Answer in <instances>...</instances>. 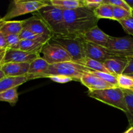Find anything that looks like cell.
I'll return each mask as SVG.
<instances>
[{"instance_id": "obj_32", "label": "cell", "mask_w": 133, "mask_h": 133, "mask_svg": "<svg viewBox=\"0 0 133 133\" xmlns=\"http://www.w3.org/2000/svg\"><path fill=\"white\" fill-rule=\"evenodd\" d=\"M49 79L57 83H61V84H64V83H67L68 82L72 81L73 79L71 77H69L67 76H64V75H54V76H50L49 77Z\"/></svg>"}, {"instance_id": "obj_44", "label": "cell", "mask_w": 133, "mask_h": 133, "mask_svg": "<svg viewBox=\"0 0 133 133\" xmlns=\"http://www.w3.org/2000/svg\"><path fill=\"white\" fill-rule=\"evenodd\" d=\"M0 50H1V49H0Z\"/></svg>"}, {"instance_id": "obj_3", "label": "cell", "mask_w": 133, "mask_h": 133, "mask_svg": "<svg viewBox=\"0 0 133 133\" xmlns=\"http://www.w3.org/2000/svg\"><path fill=\"white\" fill-rule=\"evenodd\" d=\"M90 70V69L73 61L61 62L49 65L48 70L40 75V78H48L54 75H64L71 77L74 81L80 82L82 75L85 73H88Z\"/></svg>"}, {"instance_id": "obj_9", "label": "cell", "mask_w": 133, "mask_h": 133, "mask_svg": "<svg viewBox=\"0 0 133 133\" xmlns=\"http://www.w3.org/2000/svg\"><path fill=\"white\" fill-rule=\"evenodd\" d=\"M83 45L85 57L99 61L103 63L107 60L111 59V58H121V57L117 55L113 52L110 51L107 48H104V47L97 45L94 43L88 42L83 40Z\"/></svg>"}, {"instance_id": "obj_8", "label": "cell", "mask_w": 133, "mask_h": 133, "mask_svg": "<svg viewBox=\"0 0 133 133\" xmlns=\"http://www.w3.org/2000/svg\"><path fill=\"white\" fill-rule=\"evenodd\" d=\"M107 48L121 57H133V37L110 36Z\"/></svg>"}, {"instance_id": "obj_15", "label": "cell", "mask_w": 133, "mask_h": 133, "mask_svg": "<svg viewBox=\"0 0 133 133\" xmlns=\"http://www.w3.org/2000/svg\"><path fill=\"white\" fill-rule=\"evenodd\" d=\"M25 20L26 23L24 27L25 29H27L37 35H46V36L52 37L53 35H52L51 32L48 29L44 22L38 18L33 16L31 18H28Z\"/></svg>"}, {"instance_id": "obj_27", "label": "cell", "mask_w": 133, "mask_h": 133, "mask_svg": "<svg viewBox=\"0 0 133 133\" xmlns=\"http://www.w3.org/2000/svg\"><path fill=\"white\" fill-rule=\"evenodd\" d=\"M118 87L122 90H130L133 88V78L130 75L122 74L117 76Z\"/></svg>"}, {"instance_id": "obj_22", "label": "cell", "mask_w": 133, "mask_h": 133, "mask_svg": "<svg viewBox=\"0 0 133 133\" xmlns=\"http://www.w3.org/2000/svg\"><path fill=\"white\" fill-rule=\"evenodd\" d=\"M77 64L87 68L90 69L91 70H93V71L109 73V71L106 69V68L105 67L103 62L96 61V60L92 59V58H90L88 57H86L83 60H81L79 62H77Z\"/></svg>"}, {"instance_id": "obj_41", "label": "cell", "mask_w": 133, "mask_h": 133, "mask_svg": "<svg viewBox=\"0 0 133 133\" xmlns=\"http://www.w3.org/2000/svg\"><path fill=\"white\" fill-rule=\"evenodd\" d=\"M129 75H130V76H131V77L133 78V74H129Z\"/></svg>"}, {"instance_id": "obj_23", "label": "cell", "mask_w": 133, "mask_h": 133, "mask_svg": "<svg viewBox=\"0 0 133 133\" xmlns=\"http://www.w3.org/2000/svg\"><path fill=\"white\" fill-rule=\"evenodd\" d=\"M20 40H41V41L48 42L50 40L51 36L46 35H37L27 29L23 28L22 32L19 35Z\"/></svg>"}, {"instance_id": "obj_18", "label": "cell", "mask_w": 133, "mask_h": 133, "mask_svg": "<svg viewBox=\"0 0 133 133\" xmlns=\"http://www.w3.org/2000/svg\"><path fill=\"white\" fill-rule=\"evenodd\" d=\"M47 43L48 42H45L41 40H21L17 49L24 51L29 53L40 54L42 49Z\"/></svg>"}, {"instance_id": "obj_36", "label": "cell", "mask_w": 133, "mask_h": 133, "mask_svg": "<svg viewBox=\"0 0 133 133\" xmlns=\"http://www.w3.org/2000/svg\"><path fill=\"white\" fill-rule=\"evenodd\" d=\"M6 49H1L0 50V68L3 65V62L4 57H5V52Z\"/></svg>"}, {"instance_id": "obj_29", "label": "cell", "mask_w": 133, "mask_h": 133, "mask_svg": "<svg viewBox=\"0 0 133 133\" xmlns=\"http://www.w3.org/2000/svg\"><path fill=\"white\" fill-rule=\"evenodd\" d=\"M118 22L127 34L133 36V14L131 16L119 20Z\"/></svg>"}, {"instance_id": "obj_12", "label": "cell", "mask_w": 133, "mask_h": 133, "mask_svg": "<svg viewBox=\"0 0 133 133\" xmlns=\"http://www.w3.org/2000/svg\"><path fill=\"white\" fill-rule=\"evenodd\" d=\"M80 82L82 84L87 87L89 91L99 90L115 88L112 85L104 81L98 77L90 73H85L83 74L81 78Z\"/></svg>"}, {"instance_id": "obj_33", "label": "cell", "mask_w": 133, "mask_h": 133, "mask_svg": "<svg viewBox=\"0 0 133 133\" xmlns=\"http://www.w3.org/2000/svg\"><path fill=\"white\" fill-rule=\"evenodd\" d=\"M83 3L84 7L94 10L102 3L103 0H83Z\"/></svg>"}, {"instance_id": "obj_38", "label": "cell", "mask_w": 133, "mask_h": 133, "mask_svg": "<svg viewBox=\"0 0 133 133\" xmlns=\"http://www.w3.org/2000/svg\"><path fill=\"white\" fill-rule=\"evenodd\" d=\"M5 77V74L3 73V71L1 70V68H0V80H1L2 79H3Z\"/></svg>"}, {"instance_id": "obj_7", "label": "cell", "mask_w": 133, "mask_h": 133, "mask_svg": "<svg viewBox=\"0 0 133 133\" xmlns=\"http://www.w3.org/2000/svg\"><path fill=\"white\" fill-rule=\"evenodd\" d=\"M40 54H42L40 57L50 65L73 61L71 57L64 49L59 45L52 44L49 42L45 44Z\"/></svg>"}, {"instance_id": "obj_14", "label": "cell", "mask_w": 133, "mask_h": 133, "mask_svg": "<svg viewBox=\"0 0 133 133\" xmlns=\"http://www.w3.org/2000/svg\"><path fill=\"white\" fill-rule=\"evenodd\" d=\"M32 79H35L33 75L28 74L20 77H7L0 80V93L13 88H18L23 83Z\"/></svg>"}, {"instance_id": "obj_1", "label": "cell", "mask_w": 133, "mask_h": 133, "mask_svg": "<svg viewBox=\"0 0 133 133\" xmlns=\"http://www.w3.org/2000/svg\"><path fill=\"white\" fill-rule=\"evenodd\" d=\"M64 19L68 35L80 37L97 26L99 21L94 10L87 7L64 10Z\"/></svg>"}, {"instance_id": "obj_26", "label": "cell", "mask_w": 133, "mask_h": 133, "mask_svg": "<svg viewBox=\"0 0 133 133\" xmlns=\"http://www.w3.org/2000/svg\"><path fill=\"white\" fill-rule=\"evenodd\" d=\"M88 73L93 74V75H96V76L98 77L99 78L103 80L104 81L107 82L109 84H111L114 87H118V81H117V76L112 75L111 74L106 72H101V71H93V70H90Z\"/></svg>"}, {"instance_id": "obj_31", "label": "cell", "mask_w": 133, "mask_h": 133, "mask_svg": "<svg viewBox=\"0 0 133 133\" xmlns=\"http://www.w3.org/2000/svg\"><path fill=\"white\" fill-rule=\"evenodd\" d=\"M103 1L105 3L112 5V6L123 8V9L128 10V11L132 12V9L130 8V6H129V5L126 3L125 0H103Z\"/></svg>"}, {"instance_id": "obj_2", "label": "cell", "mask_w": 133, "mask_h": 133, "mask_svg": "<svg viewBox=\"0 0 133 133\" xmlns=\"http://www.w3.org/2000/svg\"><path fill=\"white\" fill-rule=\"evenodd\" d=\"M33 16L44 22L53 36L68 35L65 27L63 10L48 5L34 12Z\"/></svg>"}, {"instance_id": "obj_6", "label": "cell", "mask_w": 133, "mask_h": 133, "mask_svg": "<svg viewBox=\"0 0 133 133\" xmlns=\"http://www.w3.org/2000/svg\"><path fill=\"white\" fill-rule=\"evenodd\" d=\"M49 4V1H23L15 0L10 4L6 14L3 17L5 21H9L15 17L31 12H36Z\"/></svg>"}, {"instance_id": "obj_24", "label": "cell", "mask_w": 133, "mask_h": 133, "mask_svg": "<svg viewBox=\"0 0 133 133\" xmlns=\"http://www.w3.org/2000/svg\"><path fill=\"white\" fill-rule=\"evenodd\" d=\"M123 90L127 109V113L126 115L128 118L130 125L133 127V92L129 90Z\"/></svg>"}, {"instance_id": "obj_16", "label": "cell", "mask_w": 133, "mask_h": 133, "mask_svg": "<svg viewBox=\"0 0 133 133\" xmlns=\"http://www.w3.org/2000/svg\"><path fill=\"white\" fill-rule=\"evenodd\" d=\"M103 64L110 74L118 76L124 72L127 65V58H111L105 61Z\"/></svg>"}, {"instance_id": "obj_11", "label": "cell", "mask_w": 133, "mask_h": 133, "mask_svg": "<svg viewBox=\"0 0 133 133\" xmlns=\"http://www.w3.org/2000/svg\"><path fill=\"white\" fill-rule=\"evenodd\" d=\"M81 37L88 42L94 43L104 48H107L110 36L105 33L97 25L90 29Z\"/></svg>"}, {"instance_id": "obj_34", "label": "cell", "mask_w": 133, "mask_h": 133, "mask_svg": "<svg viewBox=\"0 0 133 133\" xmlns=\"http://www.w3.org/2000/svg\"><path fill=\"white\" fill-rule=\"evenodd\" d=\"M133 74V57L127 58V65L123 74L129 75Z\"/></svg>"}, {"instance_id": "obj_30", "label": "cell", "mask_w": 133, "mask_h": 133, "mask_svg": "<svg viewBox=\"0 0 133 133\" xmlns=\"http://www.w3.org/2000/svg\"><path fill=\"white\" fill-rule=\"evenodd\" d=\"M6 41L7 49H17L20 42L19 35H6Z\"/></svg>"}, {"instance_id": "obj_5", "label": "cell", "mask_w": 133, "mask_h": 133, "mask_svg": "<svg viewBox=\"0 0 133 133\" xmlns=\"http://www.w3.org/2000/svg\"><path fill=\"white\" fill-rule=\"evenodd\" d=\"M83 39L80 36L71 35L53 36L49 42L59 45L68 53L73 62H79L85 58L83 45Z\"/></svg>"}, {"instance_id": "obj_17", "label": "cell", "mask_w": 133, "mask_h": 133, "mask_svg": "<svg viewBox=\"0 0 133 133\" xmlns=\"http://www.w3.org/2000/svg\"><path fill=\"white\" fill-rule=\"evenodd\" d=\"M49 64L42 57H39L30 63L28 74L33 75L34 79H39L49 66Z\"/></svg>"}, {"instance_id": "obj_39", "label": "cell", "mask_w": 133, "mask_h": 133, "mask_svg": "<svg viewBox=\"0 0 133 133\" xmlns=\"http://www.w3.org/2000/svg\"><path fill=\"white\" fill-rule=\"evenodd\" d=\"M124 133H133V127H131L128 130L125 131Z\"/></svg>"}, {"instance_id": "obj_21", "label": "cell", "mask_w": 133, "mask_h": 133, "mask_svg": "<svg viewBox=\"0 0 133 133\" xmlns=\"http://www.w3.org/2000/svg\"><path fill=\"white\" fill-rule=\"evenodd\" d=\"M113 7L112 5L109 3H105L103 1V3L96 9H94L96 16L99 19L101 18H106V19H114L113 16Z\"/></svg>"}, {"instance_id": "obj_19", "label": "cell", "mask_w": 133, "mask_h": 133, "mask_svg": "<svg viewBox=\"0 0 133 133\" xmlns=\"http://www.w3.org/2000/svg\"><path fill=\"white\" fill-rule=\"evenodd\" d=\"M26 20L6 21L3 24L0 31L6 36L8 35H19L23 29Z\"/></svg>"}, {"instance_id": "obj_25", "label": "cell", "mask_w": 133, "mask_h": 133, "mask_svg": "<svg viewBox=\"0 0 133 133\" xmlns=\"http://www.w3.org/2000/svg\"><path fill=\"white\" fill-rule=\"evenodd\" d=\"M18 101V88H13L0 93V101H5L14 105Z\"/></svg>"}, {"instance_id": "obj_40", "label": "cell", "mask_w": 133, "mask_h": 133, "mask_svg": "<svg viewBox=\"0 0 133 133\" xmlns=\"http://www.w3.org/2000/svg\"><path fill=\"white\" fill-rule=\"evenodd\" d=\"M5 22H6V21L4 20V19L3 18H0V29H1V27H2L3 24Z\"/></svg>"}, {"instance_id": "obj_28", "label": "cell", "mask_w": 133, "mask_h": 133, "mask_svg": "<svg viewBox=\"0 0 133 133\" xmlns=\"http://www.w3.org/2000/svg\"><path fill=\"white\" fill-rule=\"evenodd\" d=\"M113 16H114V20L118 22L119 20L123 19L127 17L131 16L132 12L128 11L123 8L118 7V6H113Z\"/></svg>"}, {"instance_id": "obj_42", "label": "cell", "mask_w": 133, "mask_h": 133, "mask_svg": "<svg viewBox=\"0 0 133 133\" xmlns=\"http://www.w3.org/2000/svg\"><path fill=\"white\" fill-rule=\"evenodd\" d=\"M129 90H131V92H133V88H131V89H130Z\"/></svg>"}, {"instance_id": "obj_35", "label": "cell", "mask_w": 133, "mask_h": 133, "mask_svg": "<svg viewBox=\"0 0 133 133\" xmlns=\"http://www.w3.org/2000/svg\"><path fill=\"white\" fill-rule=\"evenodd\" d=\"M0 49H7L6 36L0 31Z\"/></svg>"}, {"instance_id": "obj_10", "label": "cell", "mask_w": 133, "mask_h": 133, "mask_svg": "<svg viewBox=\"0 0 133 133\" xmlns=\"http://www.w3.org/2000/svg\"><path fill=\"white\" fill-rule=\"evenodd\" d=\"M39 57H40V54L38 53H29L19 49H7L5 52L3 64L10 62L31 63Z\"/></svg>"}, {"instance_id": "obj_37", "label": "cell", "mask_w": 133, "mask_h": 133, "mask_svg": "<svg viewBox=\"0 0 133 133\" xmlns=\"http://www.w3.org/2000/svg\"><path fill=\"white\" fill-rule=\"evenodd\" d=\"M126 1L127 4L129 5V6H130L131 9L132 10V12H133V0H125Z\"/></svg>"}, {"instance_id": "obj_4", "label": "cell", "mask_w": 133, "mask_h": 133, "mask_svg": "<svg viewBox=\"0 0 133 133\" xmlns=\"http://www.w3.org/2000/svg\"><path fill=\"white\" fill-rule=\"evenodd\" d=\"M88 95L94 99L119 109L125 114L127 113L123 90L119 87L89 91Z\"/></svg>"}, {"instance_id": "obj_13", "label": "cell", "mask_w": 133, "mask_h": 133, "mask_svg": "<svg viewBox=\"0 0 133 133\" xmlns=\"http://www.w3.org/2000/svg\"><path fill=\"white\" fill-rule=\"evenodd\" d=\"M30 63H18L10 62L3 64L1 70L3 71L5 76L20 77L28 75Z\"/></svg>"}, {"instance_id": "obj_20", "label": "cell", "mask_w": 133, "mask_h": 133, "mask_svg": "<svg viewBox=\"0 0 133 133\" xmlns=\"http://www.w3.org/2000/svg\"><path fill=\"white\" fill-rule=\"evenodd\" d=\"M49 2L51 5L63 11L84 7L83 0H50Z\"/></svg>"}, {"instance_id": "obj_43", "label": "cell", "mask_w": 133, "mask_h": 133, "mask_svg": "<svg viewBox=\"0 0 133 133\" xmlns=\"http://www.w3.org/2000/svg\"><path fill=\"white\" fill-rule=\"evenodd\" d=\"M132 14H133V12H132Z\"/></svg>"}]
</instances>
